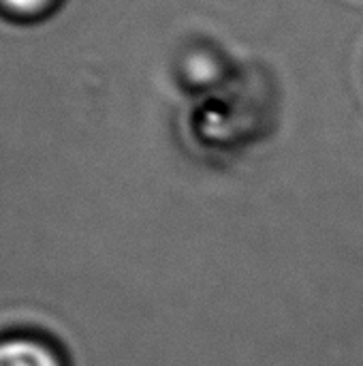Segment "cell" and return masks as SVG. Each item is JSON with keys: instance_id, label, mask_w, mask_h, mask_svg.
Listing matches in <instances>:
<instances>
[{"instance_id": "6da1fadb", "label": "cell", "mask_w": 363, "mask_h": 366, "mask_svg": "<svg viewBox=\"0 0 363 366\" xmlns=\"http://www.w3.org/2000/svg\"><path fill=\"white\" fill-rule=\"evenodd\" d=\"M0 366H64L58 352L34 339H6L0 343Z\"/></svg>"}, {"instance_id": "7a4b0ae2", "label": "cell", "mask_w": 363, "mask_h": 366, "mask_svg": "<svg viewBox=\"0 0 363 366\" xmlns=\"http://www.w3.org/2000/svg\"><path fill=\"white\" fill-rule=\"evenodd\" d=\"M2 4L11 6L13 11L19 13H32V11H41L43 6H47L51 0H0Z\"/></svg>"}]
</instances>
